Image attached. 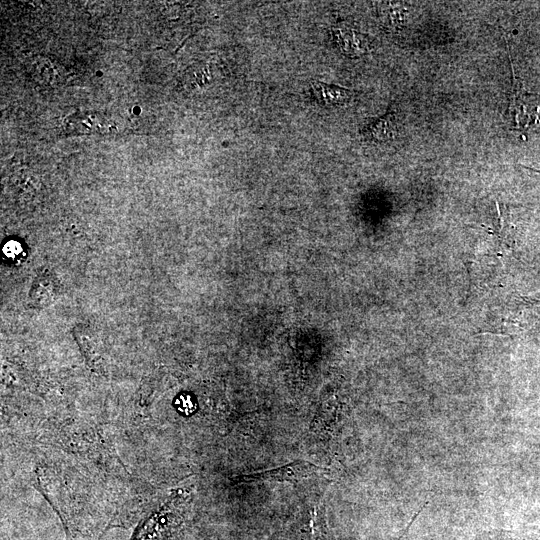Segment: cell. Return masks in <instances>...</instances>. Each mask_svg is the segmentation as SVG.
I'll use <instances>...</instances> for the list:
<instances>
[{
    "instance_id": "1",
    "label": "cell",
    "mask_w": 540,
    "mask_h": 540,
    "mask_svg": "<svg viewBox=\"0 0 540 540\" xmlns=\"http://www.w3.org/2000/svg\"><path fill=\"white\" fill-rule=\"evenodd\" d=\"M184 518L183 502L177 496L151 512L134 530L130 540H172Z\"/></svg>"
},
{
    "instance_id": "2",
    "label": "cell",
    "mask_w": 540,
    "mask_h": 540,
    "mask_svg": "<svg viewBox=\"0 0 540 540\" xmlns=\"http://www.w3.org/2000/svg\"><path fill=\"white\" fill-rule=\"evenodd\" d=\"M326 521L324 511L318 507L299 513L284 529L270 540H325Z\"/></svg>"
},
{
    "instance_id": "3",
    "label": "cell",
    "mask_w": 540,
    "mask_h": 540,
    "mask_svg": "<svg viewBox=\"0 0 540 540\" xmlns=\"http://www.w3.org/2000/svg\"><path fill=\"white\" fill-rule=\"evenodd\" d=\"M323 471H325V469L316 466L311 462L304 460H296L278 468L265 470L262 472H255L251 474H242L236 476L234 480L237 483L270 481L289 482L293 484L301 481L304 478L316 475L319 472Z\"/></svg>"
},
{
    "instance_id": "4",
    "label": "cell",
    "mask_w": 540,
    "mask_h": 540,
    "mask_svg": "<svg viewBox=\"0 0 540 540\" xmlns=\"http://www.w3.org/2000/svg\"><path fill=\"white\" fill-rule=\"evenodd\" d=\"M332 36L338 48L347 56L357 57L367 51L368 42L365 35L344 24L335 26L332 29Z\"/></svg>"
},
{
    "instance_id": "5",
    "label": "cell",
    "mask_w": 540,
    "mask_h": 540,
    "mask_svg": "<svg viewBox=\"0 0 540 540\" xmlns=\"http://www.w3.org/2000/svg\"><path fill=\"white\" fill-rule=\"evenodd\" d=\"M58 293V282L56 278L47 270L41 271L35 277L30 292L29 299L35 307H45L49 305Z\"/></svg>"
},
{
    "instance_id": "6",
    "label": "cell",
    "mask_w": 540,
    "mask_h": 540,
    "mask_svg": "<svg viewBox=\"0 0 540 540\" xmlns=\"http://www.w3.org/2000/svg\"><path fill=\"white\" fill-rule=\"evenodd\" d=\"M396 133V118L393 112L373 119L362 130V135L369 141L382 143L393 138Z\"/></svg>"
},
{
    "instance_id": "7",
    "label": "cell",
    "mask_w": 540,
    "mask_h": 540,
    "mask_svg": "<svg viewBox=\"0 0 540 540\" xmlns=\"http://www.w3.org/2000/svg\"><path fill=\"white\" fill-rule=\"evenodd\" d=\"M312 94L316 101L323 106L344 105L349 102L352 96L351 91L348 89L320 81L312 83Z\"/></svg>"
},
{
    "instance_id": "8",
    "label": "cell",
    "mask_w": 540,
    "mask_h": 540,
    "mask_svg": "<svg viewBox=\"0 0 540 540\" xmlns=\"http://www.w3.org/2000/svg\"><path fill=\"white\" fill-rule=\"evenodd\" d=\"M178 408L181 412L189 414L191 412V409H194L193 403L191 402L190 398H184L181 397L178 400Z\"/></svg>"
},
{
    "instance_id": "9",
    "label": "cell",
    "mask_w": 540,
    "mask_h": 540,
    "mask_svg": "<svg viewBox=\"0 0 540 540\" xmlns=\"http://www.w3.org/2000/svg\"><path fill=\"white\" fill-rule=\"evenodd\" d=\"M525 168L528 169V170H532L534 172L540 173V170H535V169H531V168H528V167H525Z\"/></svg>"
}]
</instances>
